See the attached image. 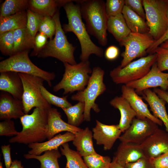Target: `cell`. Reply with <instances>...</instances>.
<instances>
[{
    "label": "cell",
    "instance_id": "1",
    "mask_svg": "<svg viewBox=\"0 0 168 168\" xmlns=\"http://www.w3.org/2000/svg\"><path fill=\"white\" fill-rule=\"evenodd\" d=\"M70 0L63 6L68 19V23L63 25L65 33L73 32L77 38L81 47L80 59L81 61L89 60L90 56L94 54L102 58L104 51L102 48L95 44L91 40L85 24L83 22L79 4H74Z\"/></svg>",
    "mask_w": 168,
    "mask_h": 168
},
{
    "label": "cell",
    "instance_id": "2",
    "mask_svg": "<svg viewBox=\"0 0 168 168\" xmlns=\"http://www.w3.org/2000/svg\"><path fill=\"white\" fill-rule=\"evenodd\" d=\"M82 17L86 22L89 34L95 37L103 46L107 43V23L108 17L105 10V2L102 0H79Z\"/></svg>",
    "mask_w": 168,
    "mask_h": 168
},
{
    "label": "cell",
    "instance_id": "3",
    "mask_svg": "<svg viewBox=\"0 0 168 168\" xmlns=\"http://www.w3.org/2000/svg\"><path fill=\"white\" fill-rule=\"evenodd\" d=\"M20 119L22 130L9 140L10 143L28 145L44 142L47 139L48 110L35 108L31 114H25Z\"/></svg>",
    "mask_w": 168,
    "mask_h": 168
},
{
    "label": "cell",
    "instance_id": "4",
    "mask_svg": "<svg viewBox=\"0 0 168 168\" xmlns=\"http://www.w3.org/2000/svg\"><path fill=\"white\" fill-rule=\"evenodd\" d=\"M56 24L54 38L47 42L37 55L38 58L52 57L72 65L77 64L74 56L76 47L68 41L61 25L59 10L53 16Z\"/></svg>",
    "mask_w": 168,
    "mask_h": 168
},
{
    "label": "cell",
    "instance_id": "5",
    "mask_svg": "<svg viewBox=\"0 0 168 168\" xmlns=\"http://www.w3.org/2000/svg\"><path fill=\"white\" fill-rule=\"evenodd\" d=\"M104 74V71L100 67H94L92 70L86 87L83 91H78L71 97L72 100L84 103V119L86 121L89 122L91 120V109L96 113H98L100 111L95 101L97 98L103 94L106 89V86L103 82Z\"/></svg>",
    "mask_w": 168,
    "mask_h": 168
},
{
    "label": "cell",
    "instance_id": "6",
    "mask_svg": "<svg viewBox=\"0 0 168 168\" xmlns=\"http://www.w3.org/2000/svg\"><path fill=\"white\" fill-rule=\"evenodd\" d=\"M65 72L61 81L53 87V90L56 92L63 90V95L72 93L76 91L83 90L87 86L91 74L89 60L81 61L72 65L63 63Z\"/></svg>",
    "mask_w": 168,
    "mask_h": 168
},
{
    "label": "cell",
    "instance_id": "7",
    "mask_svg": "<svg viewBox=\"0 0 168 168\" xmlns=\"http://www.w3.org/2000/svg\"><path fill=\"white\" fill-rule=\"evenodd\" d=\"M29 50L18 53L1 61L0 72L11 71L37 76L43 78L51 87L55 73L44 71L35 65L29 57Z\"/></svg>",
    "mask_w": 168,
    "mask_h": 168
},
{
    "label": "cell",
    "instance_id": "8",
    "mask_svg": "<svg viewBox=\"0 0 168 168\" xmlns=\"http://www.w3.org/2000/svg\"><path fill=\"white\" fill-rule=\"evenodd\" d=\"M156 53L149 54L129 63L122 68L119 65L111 70L110 75L115 84H126L143 77L156 62Z\"/></svg>",
    "mask_w": 168,
    "mask_h": 168
},
{
    "label": "cell",
    "instance_id": "9",
    "mask_svg": "<svg viewBox=\"0 0 168 168\" xmlns=\"http://www.w3.org/2000/svg\"><path fill=\"white\" fill-rule=\"evenodd\" d=\"M148 33L155 40L160 39L166 32L168 25L166 12L168 0H142Z\"/></svg>",
    "mask_w": 168,
    "mask_h": 168
},
{
    "label": "cell",
    "instance_id": "10",
    "mask_svg": "<svg viewBox=\"0 0 168 168\" xmlns=\"http://www.w3.org/2000/svg\"><path fill=\"white\" fill-rule=\"evenodd\" d=\"M23 85L22 101L24 112L27 114L33 108L48 110L51 107L43 96L40 86L44 85L43 78L32 75L18 73Z\"/></svg>",
    "mask_w": 168,
    "mask_h": 168
},
{
    "label": "cell",
    "instance_id": "11",
    "mask_svg": "<svg viewBox=\"0 0 168 168\" xmlns=\"http://www.w3.org/2000/svg\"><path fill=\"white\" fill-rule=\"evenodd\" d=\"M155 41L148 33L131 32L119 42L121 46L125 47L124 51L121 54L123 59L120 67L123 68L136 58L145 56L147 54V50Z\"/></svg>",
    "mask_w": 168,
    "mask_h": 168
},
{
    "label": "cell",
    "instance_id": "12",
    "mask_svg": "<svg viewBox=\"0 0 168 168\" xmlns=\"http://www.w3.org/2000/svg\"><path fill=\"white\" fill-rule=\"evenodd\" d=\"M158 128L157 124L148 118H135L119 139L122 142L140 144Z\"/></svg>",
    "mask_w": 168,
    "mask_h": 168
},
{
    "label": "cell",
    "instance_id": "13",
    "mask_svg": "<svg viewBox=\"0 0 168 168\" xmlns=\"http://www.w3.org/2000/svg\"><path fill=\"white\" fill-rule=\"evenodd\" d=\"M126 85L133 88L138 94L151 88L160 87L166 91L168 88V73L160 71L155 63L148 73L141 79L129 82Z\"/></svg>",
    "mask_w": 168,
    "mask_h": 168
},
{
    "label": "cell",
    "instance_id": "14",
    "mask_svg": "<svg viewBox=\"0 0 168 168\" xmlns=\"http://www.w3.org/2000/svg\"><path fill=\"white\" fill-rule=\"evenodd\" d=\"M140 145L146 157H156L168 151V133L158 128Z\"/></svg>",
    "mask_w": 168,
    "mask_h": 168
},
{
    "label": "cell",
    "instance_id": "15",
    "mask_svg": "<svg viewBox=\"0 0 168 168\" xmlns=\"http://www.w3.org/2000/svg\"><path fill=\"white\" fill-rule=\"evenodd\" d=\"M121 91L122 96L128 101L135 112L136 118H147L157 125L162 126L163 122L150 113L147 105L143 101L142 98L138 95L134 89L123 85L121 87Z\"/></svg>",
    "mask_w": 168,
    "mask_h": 168
},
{
    "label": "cell",
    "instance_id": "16",
    "mask_svg": "<svg viewBox=\"0 0 168 168\" xmlns=\"http://www.w3.org/2000/svg\"><path fill=\"white\" fill-rule=\"evenodd\" d=\"M93 138L96 144L102 145L105 150L111 149L122 132L118 124L106 125L96 120V125L92 128Z\"/></svg>",
    "mask_w": 168,
    "mask_h": 168
},
{
    "label": "cell",
    "instance_id": "17",
    "mask_svg": "<svg viewBox=\"0 0 168 168\" xmlns=\"http://www.w3.org/2000/svg\"><path fill=\"white\" fill-rule=\"evenodd\" d=\"M25 114L22 100L16 99L10 94L3 91L0 95V119H20Z\"/></svg>",
    "mask_w": 168,
    "mask_h": 168
},
{
    "label": "cell",
    "instance_id": "18",
    "mask_svg": "<svg viewBox=\"0 0 168 168\" xmlns=\"http://www.w3.org/2000/svg\"><path fill=\"white\" fill-rule=\"evenodd\" d=\"M82 129L64 121L61 118L60 113L56 109L51 107L48 110V124L46 129V136L48 140L61 132H69L75 134Z\"/></svg>",
    "mask_w": 168,
    "mask_h": 168
},
{
    "label": "cell",
    "instance_id": "19",
    "mask_svg": "<svg viewBox=\"0 0 168 168\" xmlns=\"http://www.w3.org/2000/svg\"><path fill=\"white\" fill-rule=\"evenodd\" d=\"M144 157L145 156L140 144L121 142L113 159L124 167L125 165L134 162Z\"/></svg>",
    "mask_w": 168,
    "mask_h": 168
},
{
    "label": "cell",
    "instance_id": "20",
    "mask_svg": "<svg viewBox=\"0 0 168 168\" xmlns=\"http://www.w3.org/2000/svg\"><path fill=\"white\" fill-rule=\"evenodd\" d=\"M0 90L22 100L23 85L18 73L11 71L0 72Z\"/></svg>",
    "mask_w": 168,
    "mask_h": 168
},
{
    "label": "cell",
    "instance_id": "21",
    "mask_svg": "<svg viewBox=\"0 0 168 168\" xmlns=\"http://www.w3.org/2000/svg\"><path fill=\"white\" fill-rule=\"evenodd\" d=\"M74 137V133L67 132L62 134H58L46 142L30 144L28 145V147L30 150L28 153L40 155L47 151L58 149L63 143L72 141Z\"/></svg>",
    "mask_w": 168,
    "mask_h": 168
},
{
    "label": "cell",
    "instance_id": "22",
    "mask_svg": "<svg viewBox=\"0 0 168 168\" xmlns=\"http://www.w3.org/2000/svg\"><path fill=\"white\" fill-rule=\"evenodd\" d=\"M142 94L149 105L153 115L163 122L168 133V114L165 107L166 102L149 89L143 91Z\"/></svg>",
    "mask_w": 168,
    "mask_h": 168
},
{
    "label": "cell",
    "instance_id": "23",
    "mask_svg": "<svg viewBox=\"0 0 168 168\" xmlns=\"http://www.w3.org/2000/svg\"><path fill=\"white\" fill-rule=\"evenodd\" d=\"M110 104L120 112V118L118 126L122 132L124 133L136 116V113L128 101L122 96H115L110 101Z\"/></svg>",
    "mask_w": 168,
    "mask_h": 168
},
{
    "label": "cell",
    "instance_id": "24",
    "mask_svg": "<svg viewBox=\"0 0 168 168\" xmlns=\"http://www.w3.org/2000/svg\"><path fill=\"white\" fill-rule=\"evenodd\" d=\"M70 0H30L28 9L44 16L53 17L58 9Z\"/></svg>",
    "mask_w": 168,
    "mask_h": 168
},
{
    "label": "cell",
    "instance_id": "25",
    "mask_svg": "<svg viewBox=\"0 0 168 168\" xmlns=\"http://www.w3.org/2000/svg\"><path fill=\"white\" fill-rule=\"evenodd\" d=\"M93 138L92 132L88 127L75 134L72 143L82 157L97 153L94 147Z\"/></svg>",
    "mask_w": 168,
    "mask_h": 168
},
{
    "label": "cell",
    "instance_id": "26",
    "mask_svg": "<svg viewBox=\"0 0 168 168\" xmlns=\"http://www.w3.org/2000/svg\"><path fill=\"white\" fill-rule=\"evenodd\" d=\"M107 30L119 42L131 32L127 25L122 13L108 17Z\"/></svg>",
    "mask_w": 168,
    "mask_h": 168
},
{
    "label": "cell",
    "instance_id": "27",
    "mask_svg": "<svg viewBox=\"0 0 168 168\" xmlns=\"http://www.w3.org/2000/svg\"><path fill=\"white\" fill-rule=\"evenodd\" d=\"M122 14L131 32L142 34L148 33L149 29L145 20L125 5Z\"/></svg>",
    "mask_w": 168,
    "mask_h": 168
},
{
    "label": "cell",
    "instance_id": "28",
    "mask_svg": "<svg viewBox=\"0 0 168 168\" xmlns=\"http://www.w3.org/2000/svg\"><path fill=\"white\" fill-rule=\"evenodd\" d=\"M13 36L14 41L13 55L34 48L35 37L30 34L26 27L14 30Z\"/></svg>",
    "mask_w": 168,
    "mask_h": 168
},
{
    "label": "cell",
    "instance_id": "29",
    "mask_svg": "<svg viewBox=\"0 0 168 168\" xmlns=\"http://www.w3.org/2000/svg\"><path fill=\"white\" fill-rule=\"evenodd\" d=\"M27 10L5 17H0V34L26 27Z\"/></svg>",
    "mask_w": 168,
    "mask_h": 168
},
{
    "label": "cell",
    "instance_id": "30",
    "mask_svg": "<svg viewBox=\"0 0 168 168\" xmlns=\"http://www.w3.org/2000/svg\"><path fill=\"white\" fill-rule=\"evenodd\" d=\"M61 155L58 149H54L46 151L42 155L27 153L23 156L27 159H35L39 161L40 163V168H60L58 159Z\"/></svg>",
    "mask_w": 168,
    "mask_h": 168
},
{
    "label": "cell",
    "instance_id": "31",
    "mask_svg": "<svg viewBox=\"0 0 168 168\" xmlns=\"http://www.w3.org/2000/svg\"><path fill=\"white\" fill-rule=\"evenodd\" d=\"M62 155L66 158V168H88L82 156L77 151L71 149L68 142L60 147Z\"/></svg>",
    "mask_w": 168,
    "mask_h": 168
},
{
    "label": "cell",
    "instance_id": "32",
    "mask_svg": "<svg viewBox=\"0 0 168 168\" xmlns=\"http://www.w3.org/2000/svg\"><path fill=\"white\" fill-rule=\"evenodd\" d=\"M62 110L67 117L68 123L71 125L78 127L84 120L85 104L83 102L79 101L74 105Z\"/></svg>",
    "mask_w": 168,
    "mask_h": 168
},
{
    "label": "cell",
    "instance_id": "33",
    "mask_svg": "<svg viewBox=\"0 0 168 168\" xmlns=\"http://www.w3.org/2000/svg\"><path fill=\"white\" fill-rule=\"evenodd\" d=\"M28 1L6 0L1 6L0 17L8 16L27 10Z\"/></svg>",
    "mask_w": 168,
    "mask_h": 168
},
{
    "label": "cell",
    "instance_id": "34",
    "mask_svg": "<svg viewBox=\"0 0 168 168\" xmlns=\"http://www.w3.org/2000/svg\"><path fill=\"white\" fill-rule=\"evenodd\" d=\"M83 158L88 168H110L112 161L109 156L98 153L85 156Z\"/></svg>",
    "mask_w": 168,
    "mask_h": 168
},
{
    "label": "cell",
    "instance_id": "35",
    "mask_svg": "<svg viewBox=\"0 0 168 168\" xmlns=\"http://www.w3.org/2000/svg\"><path fill=\"white\" fill-rule=\"evenodd\" d=\"M41 93L50 105L60 107L62 109L68 108L72 105L67 100V96L59 97L51 93L44 87L40 86Z\"/></svg>",
    "mask_w": 168,
    "mask_h": 168
},
{
    "label": "cell",
    "instance_id": "36",
    "mask_svg": "<svg viewBox=\"0 0 168 168\" xmlns=\"http://www.w3.org/2000/svg\"><path fill=\"white\" fill-rule=\"evenodd\" d=\"M14 30H11L0 34V50L4 55L9 57L13 55Z\"/></svg>",
    "mask_w": 168,
    "mask_h": 168
},
{
    "label": "cell",
    "instance_id": "37",
    "mask_svg": "<svg viewBox=\"0 0 168 168\" xmlns=\"http://www.w3.org/2000/svg\"><path fill=\"white\" fill-rule=\"evenodd\" d=\"M27 12L26 28L32 36L35 37L44 16L34 12L28 9L27 10Z\"/></svg>",
    "mask_w": 168,
    "mask_h": 168
},
{
    "label": "cell",
    "instance_id": "38",
    "mask_svg": "<svg viewBox=\"0 0 168 168\" xmlns=\"http://www.w3.org/2000/svg\"><path fill=\"white\" fill-rule=\"evenodd\" d=\"M56 30V24L53 17L49 16H44L38 31L45 35L51 40L55 35Z\"/></svg>",
    "mask_w": 168,
    "mask_h": 168
},
{
    "label": "cell",
    "instance_id": "39",
    "mask_svg": "<svg viewBox=\"0 0 168 168\" xmlns=\"http://www.w3.org/2000/svg\"><path fill=\"white\" fill-rule=\"evenodd\" d=\"M125 0H107L105 3V10L108 17L122 13Z\"/></svg>",
    "mask_w": 168,
    "mask_h": 168
},
{
    "label": "cell",
    "instance_id": "40",
    "mask_svg": "<svg viewBox=\"0 0 168 168\" xmlns=\"http://www.w3.org/2000/svg\"><path fill=\"white\" fill-rule=\"evenodd\" d=\"M154 53L156 55V63L159 70L162 72L168 71V48L159 46L154 50Z\"/></svg>",
    "mask_w": 168,
    "mask_h": 168
},
{
    "label": "cell",
    "instance_id": "41",
    "mask_svg": "<svg viewBox=\"0 0 168 168\" xmlns=\"http://www.w3.org/2000/svg\"><path fill=\"white\" fill-rule=\"evenodd\" d=\"M18 133L15 129L14 121L11 119L3 120L0 122V136H15Z\"/></svg>",
    "mask_w": 168,
    "mask_h": 168
},
{
    "label": "cell",
    "instance_id": "42",
    "mask_svg": "<svg viewBox=\"0 0 168 168\" xmlns=\"http://www.w3.org/2000/svg\"><path fill=\"white\" fill-rule=\"evenodd\" d=\"M48 38L47 36L42 33L39 32L36 34L35 38L34 47L30 56H37L47 44Z\"/></svg>",
    "mask_w": 168,
    "mask_h": 168
},
{
    "label": "cell",
    "instance_id": "43",
    "mask_svg": "<svg viewBox=\"0 0 168 168\" xmlns=\"http://www.w3.org/2000/svg\"><path fill=\"white\" fill-rule=\"evenodd\" d=\"M125 5L130 8L144 19H146L144 10L143 8L142 0H125Z\"/></svg>",
    "mask_w": 168,
    "mask_h": 168
},
{
    "label": "cell",
    "instance_id": "44",
    "mask_svg": "<svg viewBox=\"0 0 168 168\" xmlns=\"http://www.w3.org/2000/svg\"><path fill=\"white\" fill-rule=\"evenodd\" d=\"M124 168H154L151 159L146 157L125 165Z\"/></svg>",
    "mask_w": 168,
    "mask_h": 168
},
{
    "label": "cell",
    "instance_id": "45",
    "mask_svg": "<svg viewBox=\"0 0 168 168\" xmlns=\"http://www.w3.org/2000/svg\"><path fill=\"white\" fill-rule=\"evenodd\" d=\"M150 159L154 168H168V151Z\"/></svg>",
    "mask_w": 168,
    "mask_h": 168
},
{
    "label": "cell",
    "instance_id": "46",
    "mask_svg": "<svg viewBox=\"0 0 168 168\" xmlns=\"http://www.w3.org/2000/svg\"><path fill=\"white\" fill-rule=\"evenodd\" d=\"M1 149L4 160L6 168H9L12 162L11 156V147L10 145H2Z\"/></svg>",
    "mask_w": 168,
    "mask_h": 168
},
{
    "label": "cell",
    "instance_id": "47",
    "mask_svg": "<svg viewBox=\"0 0 168 168\" xmlns=\"http://www.w3.org/2000/svg\"><path fill=\"white\" fill-rule=\"evenodd\" d=\"M119 50L116 46L111 45L106 49L104 55L106 58L109 60H113L116 59L119 56Z\"/></svg>",
    "mask_w": 168,
    "mask_h": 168
},
{
    "label": "cell",
    "instance_id": "48",
    "mask_svg": "<svg viewBox=\"0 0 168 168\" xmlns=\"http://www.w3.org/2000/svg\"><path fill=\"white\" fill-rule=\"evenodd\" d=\"M168 40V25L167 30L164 34L158 40L155 41L152 45L147 50V53L149 54H154L157 47L165 41Z\"/></svg>",
    "mask_w": 168,
    "mask_h": 168
},
{
    "label": "cell",
    "instance_id": "49",
    "mask_svg": "<svg viewBox=\"0 0 168 168\" xmlns=\"http://www.w3.org/2000/svg\"><path fill=\"white\" fill-rule=\"evenodd\" d=\"M156 94L160 98L168 103V92L161 89L155 88L153 89Z\"/></svg>",
    "mask_w": 168,
    "mask_h": 168
},
{
    "label": "cell",
    "instance_id": "50",
    "mask_svg": "<svg viewBox=\"0 0 168 168\" xmlns=\"http://www.w3.org/2000/svg\"><path fill=\"white\" fill-rule=\"evenodd\" d=\"M9 168H24V167L21 161L16 160L12 161Z\"/></svg>",
    "mask_w": 168,
    "mask_h": 168
},
{
    "label": "cell",
    "instance_id": "51",
    "mask_svg": "<svg viewBox=\"0 0 168 168\" xmlns=\"http://www.w3.org/2000/svg\"><path fill=\"white\" fill-rule=\"evenodd\" d=\"M110 168H124V167L113 159L111 163Z\"/></svg>",
    "mask_w": 168,
    "mask_h": 168
},
{
    "label": "cell",
    "instance_id": "52",
    "mask_svg": "<svg viewBox=\"0 0 168 168\" xmlns=\"http://www.w3.org/2000/svg\"><path fill=\"white\" fill-rule=\"evenodd\" d=\"M160 46L164 48H168V40L165 41L160 45Z\"/></svg>",
    "mask_w": 168,
    "mask_h": 168
},
{
    "label": "cell",
    "instance_id": "53",
    "mask_svg": "<svg viewBox=\"0 0 168 168\" xmlns=\"http://www.w3.org/2000/svg\"><path fill=\"white\" fill-rule=\"evenodd\" d=\"M0 168H3L2 166V162H0Z\"/></svg>",
    "mask_w": 168,
    "mask_h": 168
},
{
    "label": "cell",
    "instance_id": "54",
    "mask_svg": "<svg viewBox=\"0 0 168 168\" xmlns=\"http://www.w3.org/2000/svg\"><path fill=\"white\" fill-rule=\"evenodd\" d=\"M166 17L168 21V7L166 12Z\"/></svg>",
    "mask_w": 168,
    "mask_h": 168
},
{
    "label": "cell",
    "instance_id": "55",
    "mask_svg": "<svg viewBox=\"0 0 168 168\" xmlns=\"http://www.w3.org/2000/svg\"><path fill=\"white\" fill-rule=\"evenodd\" d=\"M167 90H168V89H167Z\"/></svg>",
    "mask_w": 168,
    "mask_h": 168
}]
</instances>
